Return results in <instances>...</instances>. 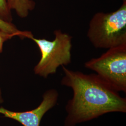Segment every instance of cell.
<instances>
[{
  "label": "cell",
  "mask_w": 126,
  "mask_h": 126,
  "mask_svg": "<svg viewBox=\"0 0 126 126\" xmlns=\"http://www.w3.org/2000/svg\"><path fill=\"white\" fill-rule=\"evenodd\" d=\"M61 84L72 88L73 97L65 106L64 126H75L108 113L126 112V99L96 74H87L62 66Z\"/></svg>",
  "instance_id": "obj_1"
},
{
  "label": "cell",
  "mask_w": 126,
  "mask_h": 126,
  "mask_svg": "<svg viewBox=\"0 0 126 126\" xmlns=\"http://www.w3.org/2000/svg\"><path fill=\"white\" fill-rule=\"evenodd\" d=\"M87 36L98 49L126 44V0L115 11L95 14L90 20Z\"/></svg>",
  "instance_id": "obj_2"
},
{
  "label": "cell",
  "mask_w": 126,
  "mask_h": 126,
  "mask_svg": "<svg viewBox=\"0 0 126 126\" xmlns=\"http://www.w3.org/2000/svg\"><path fill=\"white\" fill-rule=\"evenodd\" d=\"M54 34L55 38L52 41L34 36L31 38L36 43L41 54L34 72L35 74L44 78L55 74L59 67L71 63L72 36L60 30L55 31Z\"/></svg>",
  "instance_id": "obj_3"
},
{
  "label": "cell",
  "mask_w": 126,
  "mask_h": 126,
  "mask_svg": "<svg viewBox=\"0 0 126 126\" xmlns=\"http://www.w3.org/2000/svg\"><path fill=\"white\" fill-rule=\"evenodd\" d=\"M85 66L113 90L126 93V44L108 49L99 58L86 62Z\"/></svg>",
  "instance_id": "obj_4"
},
{
  "label": "cell",
  "mask_w": 126,
  "mask_h": 126,
  "mask_svg": "<svg viewBox=\"0 0 126 126\" xmlns=\"http://www.w3.org/2000/svg\"><path fill=\"white\" fill-rule=\"evenodd\" d=\"M43 100L36 108L24 112H14L1 107L0 113L12 119L23 126H40L42 118L57 103L59 93L54 89L47 90L43 95Z\"/></svg>",
  "instance_id": "obj_5"
},
{
  "label": "cell",
  "mask_w": 126,
  "mask_h": 126,
  "mask_svg": "<svg viewBox=\"0 0 126 126\" xmlns=\"http://www.w3.org/2000/svg\"><path fill=\"white\" fill-rule=\"evenodd\" d=\"M10 10H14L21 18L28 16L30 11L35 9L36 3L33 0H6Z\"/></svg>",
  "instance_id": "obj_6"
},
{
  "label": "cell",
  "mask_w": 126,
  "mask_h": 126,
  "mask_svg": "<svg viewBox=\"0 0 126 126\" xmlns=\"http://www.w3.org/2000/svg\"><path fill=\"white\" fill-rule=\"evenodd\" d=\"M0 30L3 32L16 35L21 39L27 38L31 39L33 37L32 32L29 31H22L18 30L17 28L12 23L7 22L0 19Z\"/></svg>",
  "instance_id": "obj_7"
},
{
  "label": "cell",
  "mask_w": 126,
  "mask_h": 126,
  "mask_svg": "<svg viewBox=\"0 0 126 126\" xmlns=\"http://www.w3.org/2000/svg\"><path fill=\"white\" fill-rule=\"evenodd\" d=\"M0 19L5 22L12 23V16L6 0H0Z\"/></svg>",
  "instance_id": "obj_8"
},
{
  "label": "cell",
  "mask_w": 126,
  "mask_h": 126,
  "mask_svg": "<svg viewBox=\"0 0 126 126\" xmlns=\"http://www.w3.org/2000/svg\"><path fill=\"white\" fill-rule=\"evenodd\" d=\"M16 36H17L15 34L8 33L0 30V53L2 52L3 46L5 42Z\"/></svg>",
  "instance_id": "obj_9"
},
{
  "label": "cell",
  "mask_w": 126,
  "mask_h": 126,
  "mask_svg": "<svg viewBox=\"0 0 126 126\" xmlns=\"http://www.w3.org/2000/svg\"><path fill=\"white\" fill-rule=\"evenodd\" d=\"M3 102V99L2 97V94H1V91L0 88V104L2 103Z\"/></svg>",
  "instance_id": "obj_10"
},
{
  "label": "cell",
  "mask_w": 126,
  "mask_h": 126,
  "mask_svg": "<svg viewBox=\"0 0 126 126\" xmlns=\"http://www.w3.org/2000/svg\"><path fill=\"white\" fill-rule=\"evenodd\" d=\"M124 0H123V1H124Z\"/></svg>",
  "instance_id": "obj_11"
}]
</instances>
